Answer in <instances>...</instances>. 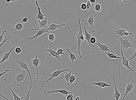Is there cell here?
I'll list each match as a JSON object with an SVG mask.
<instances>
[{"label":"cell","mask_w":136,"mask_h":100,"mask_svg":"<svg viewBox=\"0 0 136 100\" xmlns=\"http://www.w3.org/2000/svg\"><path fill=\"white\" fill-rule=\"evenodd\" d=\"M120 52L122 56V58L121 59L122 60V62L121 64V65L124 66L126 67L127 68H128V69L130 70L131 71L135 73L136 72L133 69H132L129 66V61L128 60V59H127L124 57L122 47V46L121 45Z\"/></svg>","instance_id":"obj_11"},{"label":"cell","mask_w":136,"mask_h":100,"mask_svg":"<svg viewBox=\"0 0 136 100\" xmlns=\"http://www.w3.org/2000/svg\"><path fill=\"white\" fill-rule=\"evenodd\" d=\"M96 38L94 37H91L90 40V42L91 43L94 44L96 42Z\"/></svg>","instance_id":"obj_37"},{"label":"cell","mask_w":136,"mask_h":100,"mask_svg":"<svg viewBox=\"0 0 136 100\" xmlns=\"http://www.w3.org/2000/svg\"><path fill=\"white\" fill-rule=\"evenodd\" d=\"M96 0H90V1L91 2V3H93L95 2L96 1Z\"/></svg>","instance_id":"obj_47"},{"label":"cell","mask_w":136,"mask_h":100,"mask_svg":"<svg viewBox=\"0 0 136 100\" xmlns=\"http://www.w3.org/2000/svg\"><path fill=\"white\" fill-rule=\"evenodd\" d=\"M131 41L130 39H127V38L123 39L122 38L120 37L118 40V42L122 46L123 49L128 50L129 51V48L133 49L134 48L133 46V43Z\"/></svg>","instance_id":"obj_6"},{"label":"cell","mask_w":136,"mask_h":100,"mask_svg":"<svg viewBox=\"0 0 136 100\" xmlns=\"http://www.w3.org/2000/svg\"><path fill=\"white\" fill-rule=\"evenodd\" d=\"M39 22L38 26L40 29H47L48 27V23H49L47 19V17H46L43 20H37Z\"/></svg>","instance_id":"obj_17"},{"label":"cell","mask_w":136,"mask_h":100,"mask_svg":"<svg viewBox=\"0 0 136 100\" xmlns=\"http://www.w3.org/2000/svg\"><path fill=\"white\" fill-rule=\"evenodd\" d=\"M114 88L115 92L113 94V97L116 99V100H119L121 96V94L118 90L116 85H115Z\"/></svg>","instance_id":"obj_24"},{"label":"cell","mask_w":136,"mask_h":100,"mask_svg":"<svg viewBox=\"0 0 136 100\" xmlns=\"http://www.w3.org/2000/svg\"><path fill=\"white\" fill-rule=\"evenodd\" d=\"M14 59L18 64L20 67L28 72L29 76L30 79V88L32 89L33 85V81L32 80L30 69H29L27 63H26L24 61V60L23 59L17 60L16 59V58H14Z\"/></svg>","instance_id":"obj_4"},{"label":"cell","mask_w":136,"mask_h":100,"mask_svg":"<svg viewBox=\"0 0 136 100\" xmlns=\"http://www.w3.org/2000/svg\"><path fill=\"white\" fill-rule=\"evenodd\" d=\"M7 33V31L6 30L3 31L2 34L0 35V44H1L4 41V35L5 33Z\"/></svg>","instance_id":"obj_34"},{"label":"cell","mask_w":136,"mask_h":100,"mask_svg":"<svg viewBox=\"0 0 136 100\" xmlns=\"http://www.w3.org/2000/svg\"><path fill=\"white\" fill-rule=\"evenodd\" d=\"M96 16L95 13L93 11H90L86 15V24L89 26L92 33H95L96 31V28L94 25L95 22L94 18Z\"/></svg>","instance_id":"obj_3"},{"label":"cell","mask_w":136,"mask_h":100,"mask_svg":"<svg viewBox=\"0 0 136 100\" xmlns=\"http://www.w3.org/2000/svg\"><path fill=\"white\" fill-rule=\"evenodd\" d=\"M16 1H17V0H11V2L9 4H12L14 2Z\"/></svg>","instance_id":"obj_46"},{"label":"cell","mask_w":136,"mask_h":100,"mask_svg":"<svg viewBox=\"0 0 136 100\" xmlns=\"http://www.w3.org/2000/svg\"><path fill=\"white\" fill-rule=\"evenodd\" d=\"M49 40L50 42H53L56 39V37L54 33H51L48 34Z\"/></svg>","instance_id":"obj_29"},{"label":"cell","mask_w":136,"mask_h":100,"mask_svg":"<svg viewBox=\"0 0 136 100\" xmlns=\"http://www.w3.org/2000/svg\"><path fill=\"white\" fill-rule=\"evenodd\" d=\"M115 31V33H113V34L116 35V37L117 38L122 37L123 39H125L129 35H131L133 37H135V35L131 32L127 31L125 29H121L119 27L116 28Z\"/></svg>","instance_id":"obj_5"},{"label":"cell","mask_w":136,"mask_h":100,"mask_svg":"<svg viewBox=\"0 0 136 100\" xmlns=\"http://www.w3.org/2000/svg\"><path fill=\"white\" fill-rule=\"evenodd\" d=\"M0 28H1V25H0Z\"/></svg>","instance_id":"obj_52"},{"label":"cell","mask_w":136,"mask_h":100,"mask_svg":"<svg viewBox=\"0 0 136 100\" xmlns=\"http://www.w3.org/2000/svg\"><path fill=\"white\" fill-rule=\"evenodd\" d=\"M75 76L72 74L69 79V81L70 85L72 84L75 81Z\"/></svg>","instance_id":"obj_32"},{"label":"cell","mask_w":136,"mask_h":100,"mask_svg":"<svg viewBox=\"0 0 136 100\" xmlns=\"http://www.w3.org/2000/svg\"><path fill=\"white\" fill-rule=\"evenodd\" d=\"M94 100H100L98 99H94Z\"/></svg>","instance_id":"obj_50"},{"label":"cell","mask_w":136,"mask_h":100,"mask_svg":"<svg viewBox=\"0 0 136 100\" xmlns=\"http://www.w3.org/2000/svg\"><path fill=\"white\" fill-rule=\"evenodd\" d=\"M10 71L11 70L10 69H8L6 70L4 72H3V73L0 74V77H2V76L4 74H5L6 73H7V72H10Z\"/></svg>","instance_id":"obj_40"},{"label":"cell","mask_w":136,"mask_h":100,"mask_svg":"<svg viewBox=\"0 0 136 100\" xmlns=\"http://www.w3.org/2000/svg\"><path fill=\"white\" fill-rule=\"evenodd\" d=\"M26 71L22 70L18 74L13 76L14 83L17 84L18 87H20L21 84L26 82L28 78L26 76Z\"/></svg>","instance_id":"obj_2"},{"label":"cell","mask_w":136,"mask_h":100,"mask_svg":"<svg viewBox=\"0 0 136 100\" xmlns=\"http://www.w3.org/2000/svg\"><path fill=\"white\" fill-rule=\"evenodd\" d=\"M22 52V48L18 46L16 47L15 51V52L17 54H20Z\"/></svg>","instance_id":"obj_33"},{"label":"cell","mask_w":136,"mask_h":100,"mask_svg":"<svg viewBox=\"0 0 136 100\" xmlns=\"http://www.w3.org/2000/svg\"><path fill=\"white\" fill-rule=\"evenodd\" d=\"M29 29L31 31H39L34 36L28 37L27 38V40L28 41H30L34 39L37 40L38 37L41 36L43 34L46 33H49V31L46 30V29H33L29 28Z\"/></svg>","instance_id":"obj_8"},{"label":"cell","mask_w":136,"mask_h":100,"mask_svg":"<svg viewBox=\"0 0 136 100\" xmlns=\"http://www.w3.org/2000/svg\"><path fill=\"white\" fill-rule=\"evenodd\" d=\"M31 88H29V89L26 93V95L23 98L22 100H29L32 94L30 93L31 92Z\"/></svg>","instance_id":"obj_27"},{"label":"cell","mask_w":136,"mask_h":100,"mask_svg":"<svg viewBox=\"0 0 136 100\" xmlns=\"http://www.w3.org/2000/svg\"><path fill=\"white\" fill-rule=\"evenodd\" d=\"M84 37L85 39L86 40L87 42L91 46L92 49H94V46L93 44L91 43L90 42V40L91 37V34L90 32H88L86 30V28L85 27H84Z\"/></svg>","instance_id":"obj_18"},{"label":"cell","mask_w":136,"mask_h":100,"mask_svg":"<svg viewBox=\"0 0 136 100\" xmlns=\"http://www.w3.org/2000/svg\"><path fill=\"white\" fill-rule=\"evenodd\" d=\"M135 86V83L134 81L133 80L130 83H129L126 87L125 89V93L124 95L122 100H125V99L126 96L130 92L132 91L133 88Z\"/></svg>","instance_id":"obj_15"},{"label":"cell","mask_w":136,"mask_h":100,"mask_svg":"<svg viewBox=\"0 0 136 100\" xmlns=\"http://www.w3.org/2000/svg\"><path fill=\"white\" fill-rule=\"evenodd\" d=\"M86 4V8L87 9H89L91 7V2L90 1H88L87 2Z\"/></svg>","instance_id":"obj_39"},{"label":"cell","mask_w":136,"mask_h":100,"mask_svg":"<svg viewBox=\"0 0 136 100\" xmlns=\"http://www.w3.org/2000/svg\"><path fill=\"white\" fill-rule=\"evenodd\" d=\"M36 5L37 6V9L38 10V13L37 16L36 17V19L37 20H42L45 18L46 15L43 14L41 10V8L39 7V3L37 1H35Z\"/></svg>","instance_id":"obj_16"},{"label":"cell","mask_w":136,"mask_h":100,"mask_svg":"<svg viewBox=\"0 0 136 100\" xmlns=\"http://www.w3.org/2000/svg\"><path fill=\"white\" fill-rule=\"evenodd\" d=\"M101 6L98 3H96L94 5V9L97 13L99 12L101 10Z\"/></svg>","instance_id":"obj_28"},{"label":"cell","mask_w":136,"mask_h":100,"mask_svg":"<svg viewBox=\"0 0 136 100\" xmlns=\"http://www.w3.org/2000/svg\"><path fill=\"white\" fill-rule=\"evenodd\" d=\"M99 47V48L100 51L103 53L110 52L114 54V52L109 49L110 46H107L106 45L103 44L99 42L98 41H96V42L94 44Z\"/></svg>","instance_id":"obj_12"},{"label":"cell","mask_w":136,"mask_h":100,"mask_svg":"<svg viewBox=\"0 0 136 100\" xmlns=\"http://www.w3.org/2000/svg\"><path fill=\"white\" fill-rule=\"evenodd\" d=\"M0 97H1L3 98L4 99H6L7 100H10L7 99V98L5 97L2 94V93H0Z\"/></svg>","instance_id":"obj_42"},{"label":"cell","mask_w":136,"mask_h":100,"mask_svg":"<svg viewBox=\"0 0 136 100\" xmlns=\"http://www.w3.org/2000/svg\"><path fill=\"white\" fill-rule=\"evenodd\" d=\"M64 50L62 48H58L57 51V52L58 55L60 56L61 55H65V53L64 52Z\"/></svg>","instance_id":"obj_30"},{"label":"cell","mask_w":136,"mask_h":100,"mask_svg":"<svg viewBox=\"0 0 136 100\" xmlns=\"http://www.w3.org/2000/svg\"><path fill=\"white\" fill-rule=\"evenodd\" d=\"M24 28V26L21 22H18L15 26L14 30L15 31H21Z\"/></svg>","instance_id":"obj_25"},{"label":"cell","mask_w":136,"mask_h":100,"mask_svg":"<svg viewBox=\"0 0 136 100\" xmlns=\"http://www.w3.org/2000/svg\"><path fill=\"white\" fill-rule=\"evenodd\" d=\"M121 2H122L123 3H128V1H126V0H121Z\"/></svg>","instance_id":"obj_45"},{"label":"cell","mask_w":136,"mask_h":100,"mask_svg":"<svg viewBox=\"0 0 136 100\" xmlns=\"http://www.w3.org/2000/svg\"><path fill=\"white\" fill-rule=\"evenodd\" d=\"M93 84L94 85H96V86L101 88L111 87V84H108L105 83V82H97V83H93Z\"/></svg>","instance_id":"obj_23"},{"label":"cell","mask_w":136,"mask_h":100,"mask_svg":"<svg viewBox=\"0 0 136 100\" xmlns=\"http://www.w3.org/2000/svg\"><path fill=\"white\" fill-rule=\"evenodd\" d=\"M70 70H71V69L70 68L63 69H61L60 68H58L57 70L51 73V74H46L45 73V74H44V76H50L51 77L48 80L45 82V83H48V82L51 81L53 78L58 77V76L61 74V73L69 71Z\"/></svg>","instance_id":"obj_7"},{"label":"cell","mask_w":136,"mask_h":100,"mask_svg":"<svg viewBox=\"0 0 136 100\" xmlns=\"http://www.w3.org/2000/svg\"><path fill=\"white\" fill-rule=\"evenodd\" d=\"M4 80L6 82V83L7 85V86L9 88V89L11 93H12L14 100H22L23 98L20 97L18 96L14 92V91L11 89V88L9 86V85L8 84L7 79L6 78H4Z\"/></svg>","instance_id":"obj_20"},{"label":"cell","mask_w":136,"mask_h":100,"mask_svg":"<svg viewBox=\"0 0 136 100\" xmlns=\"http://www.w3.org/2000/svg\"><path fill=\"white\" fill-rule=\"evenodd\" d=\"M6 2H7V4L5 5V7L6 8L7 7L9 4L11 2V0H6Z\"/></svg>","instance_id":"obj_41"},{"label":"cell","mask_w":136,"mask_h":100,"mask_svg":"<svg viewBox=\"0 0 136 100\" xmlns=\"http://www.w3.org/2000/svg\"><path fill=\"white\" fill-rule=\"evenodd\" d=\"M66 52L69 53L70 54V57L71 62L72 63L75 64V60H76L79 61V60L76 56L75 55L71 52L70 51V49L67 48L66 49Z\"/></svg>","instance_id":"obj_21"},{"label":"cell","mask_w":136,"mask_h":100,"mask_svg":"<svg viewBox=\"0 0 136 100\" xmlns=\"http://www.w3.org/2000/svg\"><path fill=\"white\" fill-rule=\"evenodd\" d=\"M43 93L47 96L49 95L50 94H52L55 93H60L66 95V96L69 94H75L74 93L70 92L65 89H55L52 90L49 89L48 90L44 91Z\"/></svg>","instance_id":"obj_9"},{"label":"cell","mask_w":136,"mask_h":100,"mask_svg":"<svg viewBox=\"0 0 136 100\" xmlns=\"http://www.w3.org/2000/svg\"><path fill=\"white\" fill-rule=\"evenodd\" d=\"M78 22L79 23V31L78 33L75 34L77 39V44L78 46V52L79 57L80 58L81 60L83 59L84 58L82 57L80 53V46L82 42H83L84 40L85 37L83 32V29L84 27H82L80 22V18H79Z\"/></svg>","instance_id":"obj_1"},{"label":"cell","mask_w":136,"mask_h":100,"mask_svg":"<svg viewBox=\"0 0 136 100\" xmlns=\"http://www.w3.org/2000/svg\"><path fill=\"white\" fill-rule=\"evenodd\" d=\"M65 25V24H57L55 21H54L51 23H49L48 28L46 29L45 30L51 31L52 33L54 34L56 29H62L64 26Z\"/></svg>","instance_id":"obj_10"},{"label":"cell","mask_w":136,"mask_h":100,"mask_svg":"<svg viewBox=\"0 0 136 100\" xmlns=\"http://www.w3.org/2000/svg\"><path fill=\"white\" fill-rule=\"evenodd\" d=\"M44 50L46 52H48L49 53V57H51L52 56L55 57L60 62H61V58L60 57V56L58 55L57 52L55 51L54 49H52L51 47L49 46L48 49L44 48Z\"/></svg>","instance_id":"obj_13"},{"label":"cell","mask_w":136,"mask_h":100,"mask_svg":"<svg viewBox=\"0 0 136 100\" xmlns=\"http://www.w3.org/2000/svg\"><path fill=\"white\" fill-rule=\"evenodd\" d=\"M86 4L84 3H82L81 5V9L85 10L86 9Z\"/></svg>","instance_id":"obj_38"},{"label":"cell","mask_w":136,"mask_h":100,"mask_svg":"<svg viewBox=\"0 0 136 100\" xmlns=\"http://www.w3.org/2000/svg\"><path fill=\"white\" fill-rule=\"evenodd\" d=\"M32 16H35L34 15V14H32V15L30 16H29L28 17L26 16L24 18H23V19L22 20V22H21V23H25V24H26V23L28 21V19L29 18H31Z\"/></svg>","instance_id":"obj_31"},{"label":"cell","mask_w":136,"mask_h":100,"mask_svg":"<svg viewBox=\"0 0 136 100\" xmlns=\"http://www.w3.org/2000/svg\"><path fill=\"white\" fill-rule=\"evenodd\" d=\"M136 57V48L135 49V52H134L133 55L132 57L130 58L129 59H128V60L129 61L133 60H134L135 58Z\"/></svg>","instance_id":"obj_36"},{"label":"cell","mask_w":136,"mask_h":100,"mask_svg":"<svg viewBox=\"0 0 136 100\" xmlns=\"http://www.w3.org/2000/svg\"><path fill=\"white\" fill-rule=\"evenodd\" d=\"M2 51H0V63L1 62L2 60V59H1V57H2Z\"/></svg>","instance_id":"obj_44"},{"label":"cell","mask_w":136,"mask_h":100,"mask_svg":"<svg viewBox=\"0 0 136 100\" xmlns=\"http://www.w3.org/2000/svg\"><path fill=\"white\" fill-rule=\"evenodd\" d=\"M75 96H74V98H73V100H75Z\"/></svg>","instance_id":"obj_48"},{"label":"cell","mask_w":136,"mask_h":100,"mask_svg":"<svg viewBox=\"0 0 136 100\" xmlns=\"http://www.w3.org/2000/svg\"><path fill=\"white\" fill-rule=\"evenodd\" d=\"M15 49V47L14 46L11 48L10 50L8 52L6 53L5 52H4V55L2 59L1 62L0 63V65L3 63L5 61L7 60L10 57V56L12 52Z\"/></svg>","instance_id":"obj_19"},{"label":"cell","mask_w":136,"mask_h":100,"mask_svg":"<svg viewBox=\"0 0 136 100\" xmlns=\"http://www.w3.org/2000/svg\"><path fill=\"white\" fill-rule=\"evenodd\" d=\"M31 60L32 64L34 67H35L36 68V71L37 72V76L36 79L37 80H38V79H39L38 76L39 75V73L38 71V67L39 66L41 63V60L38 57L37 54H36V57H35V58L32 59Z\"/></svg>","instance_id":"obj_14"},{"label":"cell","mask_w":136,"mask_h":100,"mask_svg":"<svg viewBox=\"0 0 136 100\" xmlns=\"http://www.w3.org/2000/svg\"><path fill=\"white\" fill-rule=\"evenodd\" d=\"M72 75V71H71L70 72L68 73L66 72L65 74L63 76V78H64L66 82L67 86H69L70 85L69 81L70 78Z\"/></svg>","instance_id":"obj_22"},{"label":"cell","mask_w":136,"mask_h":100,"mask_svg":"<svg viewBox=\"0 0 136 100\" xmlns=\"http://www.w3.org/2000/svg\"><path fill=\"white\" fill-rule=\"evenodd\" d=\"M75 100H82V99L80 97L77 96L75 97Z\"/></svg>","instance_id":"obj_43"},{"label":"cell","mask_w":136,"mask_h":100,"mask_svg":"<svg viewBox=\"0 0 136 100\" xmlns=\"http://www.w3.org/2000/svg\"><path fill=\"white\" fill-rule=\"evenodd\" d=\"M120 2H121V0H119Z\"/></svg>","instance_id":"obj_51"},{"label":"cell","mask_w":136,"mask_h":100,"mask_svg":"<svg viewBox=\"0 0 136 100\" xmlns=\"http://www.w3.org/2000/svg\"><path fill=\"white\" fill-rule=\"evenodd\" d=\"M105 54L107 55L108 57L109 58H110L111 59H121L122 58V57H117L114 54L110 52H106Z\"/></svg>","instance_id":"obj_26"},{"label":"cell","mask_w":136,"mask_h":100,"mask_svg":"<svg viewBox=\"0 0 136 100\" xmlns=\"http://www.w3.org/2000/svg\"><path fill=\"white\" fill-rule=\"evenodd\" d=\"M66 99L67 100H73L74 98V96L72 94H69L66 96Z\"/></svg>","instance_id":"obj_35"},{"label":"cell","mask_w":136,"mask_h":100,"mask_svg":"<svg viewBox=\"0 0 136 100\" xmlns=\"http://www.w3.org/2000/svg\"><path fill=\"white\" fill-rule=\"evenodd\" d=\"M133 69L135 71V72H136V68H133Z\"/></svg>","instance_id":"obj_49"}]
</instances>
